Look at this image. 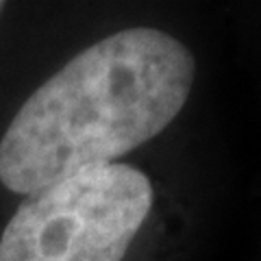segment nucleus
<instances>
[{"label":"nucleus","mask_w":261,"mask_h":261,"mask_svg":"<svg viewBox=\"0 0 261 261\" xmlns=\"http://www.w3.org/2000/svg\"><path fill=\"white\" fill-rule=\"evenodd\" d=\"M194 57L172 35L133 27L70 59L18 109L0 140V183L33 194L159 135L187 102Z\"/></svg>","instance_id":"obj_1"},{"label":"nucleus","mask_w":261,"mask_h":261,"mask_svg":"<svg viewBox=\"0 0 261 261\" xmlns=\"http://www.w3.org/2000/svg\"><path fill=\"white\" fill-rule=\"evenodd\" d=\"M148 176L89 168L29 194L5 226L0 261H122L152 209Z\"/></svg>","instance_id":"obj_2"},{"label":"nucleus","mask_w":261,"mask_h":261,"mask_svg":"<svg viewBox=\"0 0 261 261\" xmlns=\"http://www.w3.org/2000/svg\"><path fill=\"white\" fill-rule=\"evenodd\" d=\"M3 9H5V3H0V13H3Z\"/></svg>","instance_id":"obj_3"}]
</instances>
